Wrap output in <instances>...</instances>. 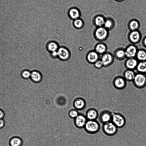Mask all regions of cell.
Returning a JSON list of instances; mask_svg holds the SVG:
<instances>
[{
    "instance_id": "1",
    "label": "cell",
    "mask_w": 146,
    "mask_h": 146,
    "mask_svg": "<svg viewBox=\"0 0 146 146\" xmlns=\"http://www.w3.org/2000/svg\"><path fill=\"white\" fill-rule=\"evenodd\" d=\"M109 36L108 30L104 27H99L95 31L94 37L95 39L99 42L106 40Z\"/></svg>"
},
{
    "instance_id": "2",
    "label": "cell",
    "mask_w": 146,
    "mask_h": 146,
    "mask_svg": "<svg viewBox=\"0 0 146 146\" xmlns=\"http://www.w3.org/2000/svg\"><path fill=\"white\" fill-rule=\"evenodd\" d=\"M134 86L138 89H141L146 86V74L137 72L132 81Z\"/></svg>"
},
{
    "instance_id": "3",
    "label": "cell",
    "mask_w": 146,
    "mask_h": 146,
    "mask_svg": "<svg viewBox=\"0 0 146 146\" xmlns=\"http://www.w3.org/2000/svg\"><path fill=\"white\" fill-rule=\"evenodd\" d=\"M118 128L111 121L103 124L102 129L106 135L111 136L115 135L117 132Z\"/></svg>"
},
{
    "instance_id": "4",
    "label": "cell",
    "mask_w": 146,
    "mask_h": 146,
    "mask_svg": "<svg viewBox=\"0 0 146 146\" xmlns=\"http://www.w3.org/2000/svg\"><path fill=\"white\" fill-rule=\"evenodd\" d=\"M111 121L118 128L123 127L126 123V119L124 116L118 113H112Z\"/></svg>"
},
{
    "instance_id": "5",
    "label": "cell",
    "mask_w": 146,
    "mask_h": 146,
    "mask_svg": "<svg viewBox=\"0 0 146 146\" xmlns=\"http://www.w3.org/2000/svg\"><path fill=\"white\" fill-rule=\"evenodd\" d=\"M85 126L86 130L91 133H97L100 128L99 123L96 120H89L86 121Z\"/></svg>"
},
{
    "instance_id": "6",
    "label": "cell",
    "mask_w": 146,
    "mask_h": 146,
    "mask_svg": "<svg viewBox=\"0 0 146 146\" xmlns=\"http://www.w3.org/2000/svg\"><path fill=\"white\" fill-rule=\"evenodd\" d=\"M57 53V58L63 61L68 60L70 56V52L69 50L64 46L59 47Z\"/></svg>"
},
{
    "instance_id": "7",
    "label": "cell",
    "mask_w": 146,
    "mask_h": 146,
    "mask_svg": "<svg viewBox=\"0 0 146 146\" xmlns=\"http://www.w3.org/2000/svg\"><path fill=\"white\" fill-rule=\"evenodd\" d=\"M100 59L103 63L104 67H107L113 63L114 58L113 54L110 52H107L101 55Z\"/></svg>"
},
{
    "instance_id": "8",
    "label": "cell",
    "mask_w": 146,
    "mask_h": 146,
    "mask_svg": "<svg viewBox=\"0 0 146 146\" xmlns=\"http://www.w3.org/2000/svg\"><path fill=\"white\" fill-rule=\"evenodd\" d=\"M113 84L116 89L121 90L124 89L127 85V81L123 77L120 76L116 77L113 80Z\"/></svg>"
},
{
    "instance_id": "9",
    "label": "cell",
    "mask_w": 146,
    "mask_h": 146,
    "mask_svg": "<svg viewBox=\"0 0 146 146\" xmlns=\"http://www.w3.org/2000/svg\"><path fill=\"white\" fill-rule=\"evenodd\" d=\"M141 37V33L137 30L131 31L128 35V40L131 44H135L140 42Z\"/></svg>"
},
{
    "instance_id": "10",
    "label": "cell",
    "mask_w": 146,
    "mask_h": 146,
    "mask_svg": "<svg viewBox=\"0 0 146 146\" xmlns=\"http://www.w3.org/2000/svg\"><path fill=\"white\" fill-rule=\"evenodd\" d=\"M138 49L135 44L128 45L125 49L126 58H135Z\"/></svg>"
},
{
    "instance_id": "11",
    "label": "cell",
    "mask_w": 146,
    "mask_h": 146,
    "mask_svg": "<svg viewBox=\"0 0 146 146\" xmlns=\"http://www.w3.org/2000/svg\"><path fill=\"white\" fill-rule=\"evenodd\" d=\"M100 55L94 50L89 51L86 56L87 61L91 64H94L100 59Z\"/></svg>"
},
{
    "instance_id": "12",
    "label": "cell",
    "mask_w": 146,
    "mask_h": 146,
    "mask_svg": "<svg viewBox=\"0 0 146 146\" xmlns=\"http://www.w3.org/2000/svg\"><path fill=\"white\" fill-rule=\"evenodd\" d=\"M139 61L135 58H127L124 62V66L126 69L135 70Z\"/></svg>"
},
{
    "instance_id": "13",
    "label": "cell",
    "mask_w": 146,
    "mask_h": 146,
    "mask_svg": "<svg viewBox=\"0 0 146 146\" xmlns=\"http://www.w3.org/2000/svg\"><path fill=\"white\" fill-rule=\"evenodd\" d=\"M111 118L112 113L107 110L102 111L99 116L100 121L103 124L111 121Z\"/></svg>"
},
{
    "instance_id": "14",
    "label": "cell",
    "mask_w": 146,
    "mask_h": 146,
    "mask_svg": "<svg viewBox=\"0 0 146 146\" xmlns=\"http://www.w3.org/2000/svg\"><path fill=\"white\" fill-rule=\"evenodd\" d=\"M107 45L103 42H99L94 46V50L100 55L103 54L107 51Z\"/></svg>"
},
{
    "instance_id": "15",
    "label": "cell",
    "mask_w": 146,
    "mask_h": 146,
    "mask_svg": "<svg viewBox=\"0 0 146 146\" xmlns=\"http://www.w3.org/2000/svg\"><path fill=\"white\" fill-rule=\"evenodd\" d=\"M113 54L114 58L118 60H122L126 58L125 49L122 48L116 49Z\"/></svg>"
},
{
    "instance_id": "16",
    "label": "cell",
    "mask_w": 146,
    "mask_h": 146,
    "mask_svg": "<svg viewBox=\"0 0 146 146\" xmlns=\"http://www.w3.org/2000/svg\"><path fill=\"white\" fill-rule=\"evenodd\" d=\"M42 74L38 71L34 70L31 72L30 78L33 82L39 83L42 80Z\"/></svg>"
},
{
    "instance_id": "17",
    "label": "cell",
    "mask_w": 146,
    "mask_h": 146,
    "mask_svg": "<svg viewBox=\"0 0 146 146\" xmlns=\"http://www.w3.org/2000/svg\"><path fill=\"white\" fill-rule=\"evenodd\" d=\"M136 73L134 70L126 69L123 73V77L127 81L132 82Z\"/></svg>"
},
{
    "instance_id": "18",
    "label": "cell",
    "mask_w": 146,
    "mask_h": 146,
    "mask_svg": "<svg viewBox=\"0 0 146 146\" xmlns=\"http://www.w3.org/2000/svg\"><path fill=\"white\" fill-rule=\"evenodd\" d=\"M59 47L57 43L54 41L49 42L46 45L47 50L50 53L57 51Z\"/></svg>"
},
{
    "instance_id": "19",
    "label": "cell",
    "mask_w": 146,
    "mask_h": 146,
    "mask_svg": "<svg viewBox=\"0 0 146 146\" xmlns=\"http://www.w3.org/2000/svg\"><path fill=\"white\" fill-rule=\"evenodd\" d=\"M86 115L89 120H95L98 116V113L97 110L92 108L88 111Z\"/></svg>"
},
{
    "instance_id": "20",
    "label": "cell",
    "mask_w": 146,
    "mask_h": 146,
    "mask_svg": "<svg viewBox=\"0 0 146 146\" xmlns=\"http://www.w3.org/2000/svg\"><path fill=\"white\" fill-rule=\"evenodd\" d=\"M135 58L139 61L146 60V50L141 48L138 49Z\"/></svg>"
},
{
    "instance_id": "21",
    "label": "cell",
    "mask_w": 146,
    "mask_h": 146,
    "mask_svg": "<svg viewBox=\"0 0 146 146\" xmlns=\"http://www.w3.org/2000/svg\"><path fill=\"white\" fill-rule=\"evenodd\" d=\"M135 70L137 72L146 74V60L139 61Z\"/></svg>"
},
{
    "instance_id": "22",
    "label": "cell",
    "mask_w": 146,
    "mask_h": 146,
    "mask_svg": "<svg viewBox=\"0 0 146 146\" xmlns=\"http://www.w3.org/2000/svg\"><path fill=\"white\" fill-rule=\"evenodd\" d=\"M23 141L19 137L15 136L12 137L9 141L10 146H21Z\"/></svg>"
},
{
    "instance_id": "23",
    "label": "cell",
    "mask_w": 146,
    "mask_h": 146,
    "mask_svg": "<svg viewBox=\"0 0 146 146\" xmlns=\"http://www.w3.org/2000/svg\"><path fill=\"white\" fill-rule=\"evenodd\" d=\"M75 122L77 126L82 127L85 125L86 120L84 116L82 115H79L76 117Z\"/></svg>"
},
{
    "instance_id": "24",
    "label": "cell",
    "mask_w": 146,
    "mask_h": 146,
    "mask_svg": "<svg viewBox=\"0 0 146 146\" xmlns=\"http://www.w3.org/2000/svg\"><path fill=\"white\" fill-rule=\"evenodd\" d=\"M69 14L70 16L72 19H78L80 15L79 10L75 8L71 9L69 11Z\"/></svg>"
},
{
    "instance_id": "25",
    "label": "cell",
    "mask_w": 146,
    "mask_h": 146,
    "mask_svg": "<svg viewBox=\"0 0 146 146\" xmlns=\"http://www.w3.org/2000/svg\"><path fill=\"white\" fill-rule=\"evenodd\" d=\"M75 107L78 109L83 108L85 106V102L82 99H79L76 101L74 103Z\"/></svg>"
},
{
    "instance_id": "26",
    "label": "cell",
    "mask_w": 146,
    "mask_h": 146,
    "mask_svg": "<svg viewBox=\"0 0 146 146\" xmlns=\"http://www.w3.org/2000/svg\"><path fill=\"white\" fill-rule=\"evenodd\" d=\"M105 21L103 17L101 16L96 17L95 19L96 25L99 27H102L104 25Z\"/></svg>"
},
{
    "instance_id": "27",
    "label": "cell",
    "mask_w": 146,
    "mask_h": 146,
    "mask_svg": "<svg viewBox=\"0 0 146 146\" xmlns=\"http://www.w3.org/2000/svg\"><path fill=\"white\" fill-rule=\"evenodd\" d=\"M139 27V23L136 21H133L129 24V28L131 31L137 30Z\"/></svg>"
},
{
    "instance_id": "28",
    "label": "cell",
    "mask_w": 146,
    "mask_h": 146,
    "mask_svg": "<svg viewBox=\"0 0 146 146\" xmlns=\"http://www.w3.org/2000/svg\"><path fill=\"white\" fill-rule=\"evenodd\" d=\"M31 72L27 70H23L21 72V76L24 79H27L30 78Z\"/></svg>"
},
{
    "instance_id": "29",
    "label": "cell",
    "mask_w": 146,
    "mask_h": 146,
    "mask_svg": "<svg viewBox=\"0 0 146 146\" xmlns=\"http://www.w3.org/2000/svg\"><path fill=\"white\" fill-rule=\"evenodd\" d=\"M74 25L76 28L80 29L82 27L83 25V23L81 19H77L75 20Z\"/></svg>"
},
{
    "instance_id": "30",
    "label": "cell",
    "mask_w": 146,
    "mask_h": 146,
    "mask_svg": "<svg viewBox=\"0 0 146 146\" xmlns=\"http://www.w3.org/2000/svg\"><path fill=\"white\" fill-rule=\"evenodd\" d=\"M93 64L94 67L97 69H100L104 67L103 63L100 59L97 60Z\"/></svg>"
},
{
    "instance_id": "31",
    "label": "cell",
    "mask_w": 146,
    "mask_h": 146,
    "mask_svg": "<svg viewBox=\"0 0 146 146\" xmlns=\"http://www.w3.org/2000/svg\"><path fill=\"white\" fill-rule=\"evenodd\" d=\"M104 25V27L108 30L111 28L112 26V23L110 21L107 20L105 21Z\"/></svg>"
},
{
    "instance_id": "32",
    "label": "cell",
    "mask_w": 146,
    "mask_h": 146,
    "mask_svg": "<svg viewBox=\"0 0 146 146\" xmlns=\"http://www.w3.org/2000/svg\"><path fill=\"white\" fill-rule=\"evenodd\" d=\"M69 115L72 117H76L78 115V113L75 110H72L70 112Z\"/></svg>"
},
{
    "instance_id": "33",
    "label": "cell",
    "mask_w": 146,
    "mask_h": 146,
    "mask_svg": "<svg viewBox=\"0 0 146 146\" xmlns=\"http://www.w3.org/2000/svg\"><path fill=\"white\" fill-rule=\"evenodd\" d=\"M5 125V122L3 119H0V129L4 127Z\"/></svg>"
},
{
    "instance_id": "34",
    "label": "cell",
    "mask_w": 146,
    "mask_h": 146,
    "mask_svg": "<svg viewBox=\"0 0 146 146\" xmlns=\"http://www.w3.org/2000/svg\"><path fill=\"white\" fill-rule=\"evenodd\" d=\"M5 116V113L3 111L0 109V119H3Z\"/></svg>"
},
{
    "instance_id": "35",
    "label": "cell",
    "mask_w": 146,
    "mask_h": 146,
    "mask_svg": "<svg viewBox=\"0 0 146 146\" xmlns=\"http://www.w3.org/2000/svg\"><path fill=\"white\" fill-rule=\"evenodd\" d=\"M51 56L53 58L58 57L57 51L54 52L50 53Z\"/></svg>"
},
{
    "instance_id": "36",
    "label": "cell",
    "mask_w": 146,
    "mask_h": 146,
    "mask_svg": "<svg viewBox=\"0 0 146 146\" xmlns=\"http://www.w3.org/2000/svg\"><path fill=\"white\" fill-rule=\"evenodd\" d=\"M142 43L144 47L146 48V36H145L143 39Z\"/></svg>"
}]
</instances>
